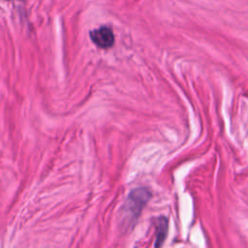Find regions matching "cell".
Instances as JSON below:
<instances>
[{
	"mask_svg": "<svg viewBox=\"0 0 248 248\" xmlns=\"http://www.w3.org/2000/svg\"><path fill=\"white\" fill-rule=\"evenodd\" d=\"M168 219L164 216L159 217L156 220V226H155V247H160L167 236L168 232Z\"/></svg>",
	"mask_w": 248,
	"mask_h": 248,
	"instance_id": "obj_3",
	"label": "cell"
},
{
	"mask_svg": "<svg viewBox=\"0 0 248 248\" xmlns=\"http://www.w3.org/2000/svg\"><path fill=\"white\" fill-rule=\"evenodd\" d=\"M91 41L100 48H109L114 44L113 31L108 26H101L89 33Z\"/></svg>",
	"mask_w": 248,
	"mask_h": 248,
	"instance_id": "obj_2",
	"label": "cell"
},
{
	"mask_svg": "<svg viewBox=\"0 0 248 248\" xmlns=\"http://www.w3.org/2000/svg\"><path fill=\"white\" fill-rule=\"evenodd\" d=\"M151 198V191L146 187H139L130 192L121 213V224L126 229L132 228L141 210Z\"/></svg>",
	"mask_w": 248,
	"mask_h": 248,
	"instance_id": "obj_1",
	"label": "cell"
}]
</instances>
